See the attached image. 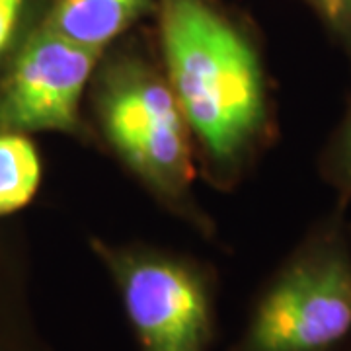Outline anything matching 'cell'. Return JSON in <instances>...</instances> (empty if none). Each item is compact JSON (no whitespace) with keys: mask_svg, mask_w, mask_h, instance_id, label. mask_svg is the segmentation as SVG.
I'll list each match as a JSON object with an SVG mask.
<instances>
[{"mask_svg":"<svg viewBox=\"0 0 351 351\" xmlns=\"http://www.w3.org/2000/svg\"><path fill=\"white\" fill-rule=\"evenodd\" d=\"M351 64V0H304Z\"/></svg>","mask_w":351,"mask_h":351,"instance_id":"cell-9","label":"cell"},{"mask_svg":"<svg viewBox=\"0 0 351 351\" xmlns=\"http://www.w3.org/2000/svg\"><path fill=\"white\" fill-rule=\"evenodd\" d=\"M29 0H0V59L10 49Z\"/></svg>","mask_w":351,"mask_h":351,"instance_id":"cell-11","label":"cell"},{"mask_svg":"<svg viewBox=\"0 0 351 351\" xmlns=\"http://www.w3.org/2000/svg\"><path fill=\"white\" fill-rule=\"evenodd\" d=\"M101 57L41 25L0 84V131H55L92 145L96 133L82 115V100Z\"/></svg>","mask_w":351,"mask_h":351,"instance_id":"cell-5","label":"cell"},{"mask_svg":"<svg viewBox=\"0 0 351 351\" xmlns=\"http://www.w3.org/2000/svg\"><path fill=\"white\" fill-rule=\"evenodd\" d=\"M348 203L320 217L258 289L228 351H351Z\"/></svg>","mask_w":351,"mask_h":351,"instance_id":"cell-3","label":"cell"},{"mask_svg":"<svg viewBox=\"0 0 351 351\" xmlns=\"http://www.w3.org/2000/svg\"><path fill=\"white\" fill-rule=\"evenodd\" d=\"M121 301L138 351H211L219 277L211 263L145 242L88 240Z\"/></svg>","mask_w":351,"mask_h":351,"instance_id":"cell-4","label":"cell"},{"mask_svg":"<svg viewBox=\"0 0 351 351\" xmlns=\"http://www.w3.org/2000/svg\"><path fill=\"white\" fill-rule=\"evenodd\" d=\"M18 320L10 311L0 314V351H53Z\"/></svg>","mask_w":351,"mask_h":351,"instance_id":"cell-10","label":"cell"},{"mask_svg":"<svg viewBox=\"0 0 351 351\" xmlns=\"http://www.w3.org/2000/svg\"><path fill=\"white\" fill-rule=\"evenodd\" d=\"M151 0H57L45 27L82 47L106 53Z\"/></svg>","mask_w":351,"mask_h":351,"instance_id":"cell-6","label":"cell"},{"mask_svg":"<svg viewBox=\"0 0 351 351\" xmlns=\"http://www.w3.org/2000/svg\"><path fill=\"white\" fill-rule=\"evenodd\" d=\"M88 92L101 145L166 211L213 240V221L193 191V138L162 66L138 51H106Z\"/></svg>","mask_w":351,"mask_h":351,"instance_id":"cell-2","label":"cell"},{"mask_svg":"<svg viewBox=\"0 0 351 351\" xmlns=\"http://www.w3.org/2000/svg\"><path fill=\"white\" fill-rule=\"evenodd\" d=\"M41 158L25 133L0 131V217L24 209L41 186Z\"/></svg>","mask_w":351,"mask_h":351,"instance_id":"cell-7","label":"cell"},{"mask_svg":"<svg viewBox=\"0 0 351 351\" xmlns=\"http://www.w3.org/2000/svg\"><path fill=\"white\" fill-rule=\"evenodd\" d=\"M158 41L197 164L213 186L234 188L277 135L258 41L209 0H160Z\"/></svg>","mask_w":351,"mask_h":351,"instance_id":"cell-1","label":"cell"},{"mask_svg":"<svg viewBox=\"0 0 351 351\" xmlns=\"http://www.w3.org/2000/svg\"><path fill=\"white\" fill-rule=\"evenodd\" d=\"M318 174L338 191L339 201H351V90L346 110L318 156Z\"/></svg>","mask_w":351,"mask_h":351,"instance_id":"cell-8","label":"cell"}]
</instances>
